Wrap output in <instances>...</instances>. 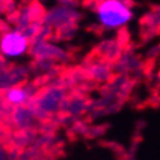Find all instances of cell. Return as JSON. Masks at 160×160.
<instances>
[{
	"mask_svg": "<svg viewBox=\"0 0 160 160\" xmlns=\"http://www.w3.org/2000/svg\"><path fill=\"white\" fill-rule=\"evenodd\" d=\"M95 15L103 29L118 30L125 27L133 18V11L125 0H99Z\"/></svg>",
	"mask_w": 160,
	"mask_h": 160,
	"instance_id": "cell-1",
	"label": "cell"
},
{
	"mask_svg": "<svg viewBox=\"0 0 160 160\" xmlns=\"http://www.w3.org/2000/svg\"><path fill=\"white\" fill-rule=\"evenodd\" d=\"M2 54L6 58L17 60L25 56L29 50V38L25 33L19 30H10L4 33L0 42Z\"/></svg>",
	"mask_w": 160,
	"mask_h": 160,
	"instance_id": "cell-2",
	"label": "cell"
},
{
	"mask_svg": "<svg viewBox=\"0 0 160 160\" xmlns=\"http://www.w3.org/2000/svg\"><path fill=\"white\" fill-rule=\"evenodd\" d=\"M27 99H29V92L22 87H12L6 92V101L8 102V105L12 106H21L27 102Z\"/></svg>",
	"mask_w": 160,
	"mask_h": 160,
	"instance_id": "cell-3",
	"label": "cell"
}]
</instances>
